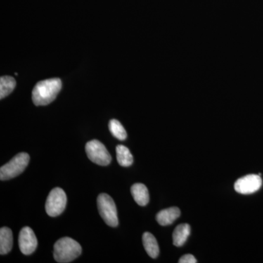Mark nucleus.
I'll return each mask as SVG.
<instances>
[{
	"instance_id": "obj_1",
	"label": "nucleus",
	"mask_w": 263,
	"mask_h": 263,
	"mask_svg": "<svg viewBox=\"0 0 263 263\" xmlns=\"http://www.w3.org/2000/svg\"><path fill=\"white\" fill-rule=\"evenodd\" d=\"M62 89L60 79H51L40 81L32 91V101L37 106L47 105L56 99Z\"/></svg>"
},
{
	"instance_id": "obj_2",
	"label": "nucleus",
	"mask_w": 263,
	"mask_h": 263,
	"mask_svg": "<svg viewBox=\"0 0 263 263\" xmlns=\"http://www.w3.org/2000/svg\"><path fill=\"white\" fill-rule=\"evenodd\" d=\"M82 252L79 243L69 237L57 240L53 247V257L57 262L67 263L79 257Z\"/></svg>"
},
{
	"instance_id": "obj_3",
	"label": "nucleus",
	"mask_w": 263,
	"mask_h": 263,
	"mask_svg": "<svg viewBox=\"0 0 263 263\" xmlns=\"http://www.w3.org/2000/svg\"><path fill=\"white\" fill-rule=\"evenodd\" d=\"M29 156L27 153H19L11 160L0 168V179L2 181L16 177L22 174L28 165Z\"/></svg>"
},
{
	"instance_id": "obj_4",
	"label": "nucleus",
	"mask_w": 263,
	"mask_h": 263,
	"mask_svg": "<svg viewBox=\"0 0 263 263\" xmlns=\"http://www.w3.org/2000/svg\"><path fill=\"white\" fill-rule=\"evenodd\" d=\"M98 206L100 216L105 222L110 227L119 224L117 209L113 199L107 194H100L98 197Z\"/></svg>"
},
{
	"instance_id": "obj_5",
	"label": "nucleus",
	"mask_w": 263,
	"mask_h": 263,
	"mask_svg": "<svg viewBox=\"0 0 263 263\" xmlns=\"http://www.w3.org/2000/svg\"><path fill=\"white\" fill-rule=\"evenodd\" d=\"M67 205V196L61 188H54L48 195L46 202V211L48 215L55 217L64 212Z\"/></svg>"
},
{
	"instance_id": "obj_6",
	"label": "nucleus",
	"mask_w": 263,
	"mask_h": 263,
	"mask_svg": "<svg viewBox=\"0 0 263 263\" xmlns=\"http://www.w3.org/2000/svg\"><path fill=\"white\" fill-rule=\"evenodd\" d=\"M86 152L89 160L99 165L106 166L111 162V156L103 143L98 140L86 143Z\"/></svg>"
},
{
	"instance_id": "obj_7",
	"label": "nucleus",
	"mask_w": 263,
	"mask_h": 263,
	"mask_svg": "<svg viewBox=\"0 0 263 263\" xmlns=\"http://www.w3.org/2000/svg\"><path fill=\"white\" fill-rule=\"evenodd\" d=\"M262 183L260 175H247L237 180L234 187L237 193L242 195H249L258 191L262 186Z\"/></svg>"
},
{
	"instance_id": "obj_8",
	"label": "nucleus",
	"mask_w": 263,
	"mask_h": 263,
	"mask_svg": "<svg viewBox=\"0 0 263 263\" xmlns=\"http://www.w3.org/2000/svg\"><path fill=\"white\" fill-rule=\"evenodd\" d=\"M19 248L25 255H29L35 251L37 247V240L34 231L29 227L22 228L19 233Z\"/></svg>"
},
{
	"instance_id": "obj_9",
	"label": "nucleus",
	"mask_w": 263,
	"mask_h": 263,
	"mask_svg": "<svg viewBox=\"0 0 263 263\" xmlns=\"http://www.w3.org/2000/svg\"><path fill=\"white\" fill-rule=\"evenodd\" d=\"M181 215L179 208L171 207L164 209L157 214L156 219L162 226H171Z\"/></svg>"
},
{
	"instance_id": "obj_10",
	"label": "nucleus",
	"mask_w": 263,
	"mask_h": 263,
	"mask_svg": "<svg viewBox=\"0 0 263 263\" xmlns=\"http://www.w3.org/2000/svg\"><path fill=\"white\" fill-rule=\"evenodd\" d=\"M131 193L137 204L141 206H145L149 202V194L148 189L144 184L137 183L131 187Z\"/></svg>"
},
{
	"instance_id": "obj_11",
	"label": "nucleus",
	"mask_w": 263,
	"mask_h": 263,
	"mask_svg": "<svg viewBox=\"0 0 263 263\" xmlns=\"http://www.w3.org/2000/svg\"><path fill=\"white\" fill-rule=\"evenodd\" d=\"M13 233L10 228H2L0 230V254L2 255L9 253L13 247Z\"/></svg>"
},
{
	"instance_id": "obj_12",
	"label": "nucleus",
	"mask_w": 263,
	"mask_h": 263,
	"mask_svg": "<svg viewBox=\"0 0 263 263\" xmlns=\"http://www.w3.org/2000/svg\"><path fill=\"white\" fill-rule=\"evenodd\" d=\"M143 243L147 254L152 258H157L158 257L159 254H160V249H159L157 239L152 233L146 232L143 235Z\"/></svg>"
},
{
	"instance_id": "obj_13",
	"label": "nucleus",
	"mask_w": 263,
	"mask_h": 263,
	"mask_svg": "<svg viewBox=\"0 0 263 263\" xmlns=\"http://www.w3.org/2000/svg\"><path fill=\"white\" fill-rule=\"evenodd\" d=\"M191 233V228L188 224H181L176 227L173 234V241L176 247H182Z\"/></svg>"
},
{
	"instance_id": "obj_14",
	"label": "nucleus",
	"mask_w": 263,
	"mask_h": 263,
	"mask_svg": "<svg viewBox=\"0 0 263 263\" xmlns=\"http://www.w3.org/2000/svg\"><path fill=\"white\" fill-rule=\"evenodd\" d=\"M118 162L122 167H129L133 163V157L127 147L119 145L117 146Z\"/></svg>"
},
{
	"instance_id": "obj_15",
	"label": "nucleus",
	"mask_w": 263,
	"mask_h": 263,
	"mask_svg": "<svg viewBox=\"0 0 263 263\" xmlns=\"http://www.w3.org/2000/svg\"><path fill=\"white\" fill-rule=\"evenodd\" d=\"M15 87V81L11 76H3L0 79V98L9 95Z\"/></svg>"
},
{
	"instance_id": "obj_16",
	"label": "nucleus",
	"mask_w": 263,
	"mask_h": 263,
	"mask_svg": "<svg viewBox=\"0 0 263 263\" xmlns=\"http://www.w3.org/2000/svg\"><path fill=\"white\" fill-rule=\"evenodd\" d=\"M109 129H110L112 135L117 139L124 141L127 138V132L119 121L116 120V119L110 120L109 122Z\"/></svg>"
},
{
	"instance_id": "obj_17",
	"label": "nucleus",
	"mask_w": 263,
	"mask_h": 263,
	"mask_svg": "<svg viewBox=\"0 0 263 263\" xmlns=\"http://www.w3.org/2000/svg\"><path fill=\"white\" fill-rule=\"evenodd\" d=\"M179 262L180 263H196L197 259L194 257L193 254H185L183 257L180 258Z\"/></svg>"
}]
</instances>
